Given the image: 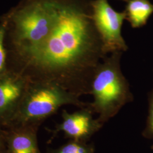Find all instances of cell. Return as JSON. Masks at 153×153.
<instances>
[{
	"label": "cell",
	"instance_id": "obj_1",
	"mask_svg": "<svg viewBox=\"0 0 153 153\" xmlns=\"http://www.w3.org/2000/svg\"><path fill=\"white\" fill-rule=\"evenodd\" d=\"M57 18L48 38L25 57L31 79L53 82L81 97L90 95L94 73L104 57L90 0H56Z\"/></svg>",
	"mask_w": 153,
	"mask_h": 153
},
{
	"label": "cell",
	"instance_id": "obj_2",
	"mask_svg": "<svg viewBox=\"0 0 153 153\" xmlns=\"http://www.w3.org/2000/svg\"><path fill=\"white\" fill-rule=\"evenodd\" d=\"M123 53L115 52L106 56L97 68L91 83L93 101L89 103V107L98 115L97 119L103 125L134 98L128 81L121 69Z\"/></svg>",
	"mask_w": 153,
	"mask_h": 153
},
{
	"label": "cell",
	"instance_id": "obj_3",
	"mask_svg": "<svg viewBox=\"0 0 153 153\" xmlns=\"http://www.w3.org/2000/svg\"><path fill=\"white\" fill-rule=\"evenodd\" d=\"M53 82L30 79L20 105L5 129L17 126H39L61 107L72 105L79 108L89 103Z\"/></svg>",
	"mask_w": 153,
	"mask_h": 153
},
{
	"label": "cell",
	"instance_id": "obj_4",
	"mask_svg": "<svg viewBox=\"0 0 153 153\" xmlns=\"http://www.w3.org/2000/svg\"><path fill=\"white\" fill-rule=\"evenodd\" d=\"M56 18V0H33L13 15L14 43L23 57L44 44L54 28Z\"/></svg>",
	"mask_w": 153,
	"mask_h": 153
},
{
	"label": "cell",
	"instance_id": "obj_5",
	"mask_svg": "<svg viewBox=\"0 0 153 153\" xmlns=\"http://www.w3.org/2000/svg\"><path fill=\"white\" fill-rule=\"evenodd\" d=\"M90 5L92 19L102 40L104 53L126 52L128 46L121 33L126 20L125 11H116L108 0H91Z\"/></svg>",
	"mask_w": 153,
	"mask_h": 153
},
{
	"label": "cell",
	"instance_id": "obj_6",
	"mask_svg": "<svg viewBox=\"0 0 153 153\" xmlns=\"http://www.w3.org/2000/svg\"><path fill=\"white\" fill-rule=\"evenodd\" d=\"M94 114L89 105L73 113L63 109L61 122L56 126L54 129L50 130L52 138L62 132L69 140L88 142L104 126L97 118L93 117Z\"/></svg>",
	"mask_w": 153,
	"mask_h": 153
},
{
	"label": "cell",
	"instance_id": "obj_7",
	"mask_svg": "<svg viewBox=\"0 0 153 153\" xmlns=\"http://www.w3.org/2000/svg\"><path fill=\"white\" fill-rule=\"evenodd\" d=\"M30 81L28 76L7 71L0 76V127L5 129L18 108Z\"/></svg>",
	"mask_w": 153,
	"mask_h": 153
},
{
	"label": "cell",
	"instance_id": "obj_8",
	"mask_svg": "<svg viewBox=\"0 0 153 153\" xmlns=\"http://www.w3.org/2000/svg\"><path fill=\"white\" fill-rule=\"evenodd\" d=\"M5 129V153H42L38 141V126H23Z\"/></svg>",
	"mask_w": 153,
	"mask_h": 153
},
{
	"label": "cell",
	"instance_id": "obj_9",
	"mask_svg": "<svg viewBox=\"0 0 153 153\" xmlns=\"http://www.w3.org/2000/svg\"><path fill=\"white\" fill-rule=\"evenodd\" d=\"M126 3V20L133 28L141 27L153 13V4L149 0H120Z\"/></svg>",
	"mask_w": 153,
	"mask_h": 153
},
{
	"label": "cell",
	"instance_id": "obj_10",
	"mask_svg": "<svg viewBox=\"0 0 153 153\" xmlns=\"http://www.w3.org/2000/svg\"><path fill=\"white\" fill-rule=\"evenodd\" d=\"M94 143L69 140L56 149H49L47 153H94Z\"/></svg>",
	"mask_w": 153,
	"mask_h": 153
},
{
	"label": "cell",
	"instance_id": "obj_11",
	"mask_svg": "<svg viewBox=\"0 0 153 153\" xmlns=\"http://www.w3.org/2000/svg\"><path fill=\"white\" fill-rule=\"evenodd\" d=\"M7 30V23L0 24V76L7 72L6 53L4 46V40Z\"/></svg>",
	"mask_w": 153,
	"mask_h": 153
},
{
	"label": "cell",
	"instance_id": "obj_12",
	"mask_svg": "<svg viewBox=\"0 0 153 153\" xmlns=\"http://www.w3.org/2000/svg\"><path fill=\"white\" fill-rule=\"evenodd\" d=\"M142 136L148 140H153V90L149 98V113L145 129L142 133Z\"/></svg>",
	"mask_w": 153,
	"mask_h": 153
},
{
	"label": "cell",
	"instance_id": "obj_13",
	"mask_svg": "<svg viewBox=\"0 0 153 153\" xmlns=\"http://www.w3.org/2000/svg\"><path fill=\"white\" fill-rule=\"evenodd\" d=\"M6 131L5 129L0 127V149L5 148Z\"/></svg>",
	"mask_w": 153,
	"mask_h": 153
},
{
	"label": "cell",
	"instance_id": "obj_14",
	"mask_svg": "<svg viewBox=\"0 0 153 153\" xmlns=\"http://www.w3.org/2000/svg\"><path fill=\"white\" fill-rule=\"evenodd\" d=\"M0 153H5V149H0Z\"/></svg>",
	"mask_w": 153,
	"mask_h": 153
},
{
	"label": "cell",
	"instance_id": "obj_15",
	"mask_svg": "<svg viewBox=\"0 0 153 153\" xmlns=\"http://www.w3.org/2000/svg\"><path fill=\"white\" fill-rule=\"evenodd\" d=\"M151 149H152V150H153V145L152 146V147H151Z\"/></svg>",
	"mask_w": 153,
	"mask_h": 153
}]
</instances>
